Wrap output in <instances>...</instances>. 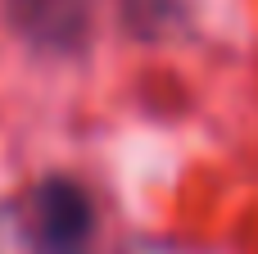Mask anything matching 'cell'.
I'll return each instance as SVG.
<instances>
[{"label": "cell", "instance_id": "cell-1", "mask_svg": "<svg viewBox=\"0 0 258 254\" xmlns=\"http://www.w3.org/2000/svg\"><path fill=\"white\" fill-rule=\"evenodd\" d=\"M32 250L36 254H86L91 250V200L77 182L68 177H54V182H41L36 195H32Z\"/></svg>", "mask_w": 258, "mask_h": 254}, {"label": "cell", "instance_id": "cell-2", "mask_svg": "<svg viewBox=\"0 0 258 254\" xmlns=\"http://www.w3.org/2000/svg\"><path fill=\"white\" fill-rule=\"evenodd\" d=\"M14 5V18L27 27V32H45V41H63L82 27V5L77 0H9Z\"/></svg>", "mask_w": 258, "mask_h": 254}]
</instances>
